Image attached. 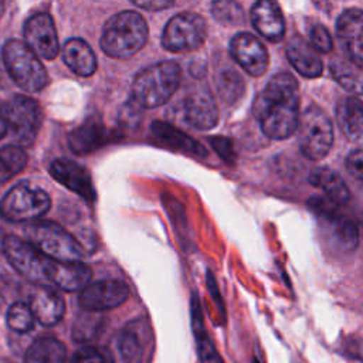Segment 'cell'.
<instances>
[{
	"instance_id": "6da1fadb",
	"label": "cell",
	"mask_w": 363,
	"mask_h": 363,
	"mask_svg": "<svg viewBox=\"0 0 363 363\" xmlns=\"http://www.w3.org/2000/svg\"><path fill=\"white\" fill-rule=\"evenodd\" d=\"M252 115L265 136L282 140L289 138L299 121V85L288 72L275 74L255 96Z\"/></svg>"
},
{
	"instance_id": "7a4b0ae2",
	"label": "cell",
	"mask_w": 363,
	"mask_h": 363,
	"mask_svg": "<svg viewBox=\"0 0 363 363\" xmlns=\"http://www.w3.org/2000/svg\"><path fill=\"white\" fill-rule=\"evenodd\" d=\"M149 28L142 14L125 10L113 14L105 23L101 34L102 51L118 60H128L143 48Z\"/></svg>"
},
{
	"instance_id": "3957f363",
	"label": "cell",
	"mask_w": 363,
	"mask_h": 363,
	"mask_svg": "<svg viewBox=\"0 0 363 363\" xmlns=\"http://www.w3.org/2000/svg\"><path fill=\"white\" fill-rule=\"evenodd\" d=\"M182 81V69L173 61H162L139 71L132 82L130 94L136 106L157 108L167 102Z\"/></svg>"
},
{
	"instance_id": "277c9868",
	"label": "cell",
	"mask_w": 363,
	"mask_h": 363,
	"mask_svg": "<svg viewBox=\"0 0 363 363\" xmlns=\"http://www.w3.org/2000/svg\"><path fill=\"white\" fill-rule=\"evenodd\" d=\"M3 62L14 84L24 91L38 92L48 84V74L40 58L20 40L3 45Z\"/></svg>"
},
{
	"instance_id": "5b68a950",
	"label": "cell",
	"mask_w": 363,
	"mask_h": 363,
	"mask_svg": "<svg viewBox=\"0 0 363 363\" xmlns=\"http://www.w3.org/2000/svg\"><path fill=\"white\" fill-rule=\"evenodd\" d=\"M27 242L44 255L60 262L81 261L84 257L82 245L65 228L52 221H35L26 230Z\"/></svg>"
},
{
	"instance_id": "8992f818",
	"label": "cell",
	"mask_w": 363,
	"mask_h": 363,
	"mask_svg": "<svg viewBox=\"0 0 363 363\" xmlns=\"http://www.w3.org/2000/svg\"><path fill=\"white\" fill-rule=\"evenodd\" d=\"M3 251L9 262L24 278L35 284H52L58 261H54L16 235L3 240Z\"/></svg>"
},
{
	"instance_id": "52a82bcc",
	"label": "cell",
	"mask_w": 363,
	"mask_h": 363,
	"mask_svg": "<svg viewBox=\"0 0 363 363\" xmlns=\"http://www.w3.org/2000/svg\"><path fill=\"white\" fill-rule=\"evenodd\" d=\"M298 142L302 153L311 160L325 157L333 143V126L320 106L309 105L298 121Z\"/></svg>"
},
{
	"instance_id": "ba28073f",
	"label": "cell",
	"mask_w": 363,
	"mask_h": 363,
	"mask_svg": "<svg viewBox=\"0 0 363 363\" xmlns=\"http://www.w3.org/2000/svg\"><path fill=\"white\" fill-rule=\"evenodd\" d=\"M50 207L51 200L44 190L28 183H18L3 197L0 213L9 221L21 223L40 218Z\"/></svg>"
},
{
	"instance_id": "9c48e42d",
	"label": "cell",
	"mask_w": 363,
	"mask_h": 363,
	"mask_svg": "<svg viewBox=\"0 0 363 363\" xmlns=\"http://www.w3.org/2000/svg\"><path fill=\"white\" fill-rule=\"evenodd\" d=\"M207 23L193 11L174 14L164 26L162 45L170 52H189L197 50L206 40Z\"/></svg>"
},
{
	"instance_id": "30bf717a",
	"label": "cell",
	"mask_w": 363,
	"mask_h": 363,
	"mask_svg": "<svg viewBox=\"0 0 363 363\" xmlns=\"http://www.w3.org/2000/svg\"><path fill=\"white\" fill-rule=\"evenodd\" d=\"M9 130L18 146H31L41 126V108L33 98L26 95H13L7 102L1 104Z\"/></svg>"
},
{
	"instance_id": "8fae6325",
	"label": "cell",
	"mask_w": 363,
	"mask_h": 363,
	"mask_svg": "<svg viewBox=\"0 0 363 363\" xmlns=\"http://www.w3.org/2000/svg\"><path fill=\"white\" fill-rule=\"evenodd\" d=\"M24 44L37 55L45 60H54L60 44L52 17L45 13L33 14L24 24Z\"/></svg>"
},
{
	"instance_id": "7c38bea8",
	"label": "cell",
	"mask_w": 363,
	"mask_h": 363,
	"mask_svg": "<svg viewBox=\"0 0 363 363\" xmlns=\"http://www.w3.org/2000/svg\"><path fill=\"white\" fill-rule=\"evenodd\" d=\"M129 298V286L121 279H102L88 284L78 298L88 312H102L122 305Z\"/></svg>"
},
{
	"instance_id": "4fadbf2b",
	"label": "cell",
	"mask_w": 363,
	"mask_h": 363,
	"mask_svg": "<svg viewBox=\"0 0 363 363\" xmlns=\"http://www.w3.org/2000/svg\"><path fill=\"white\" fill-rule=\"evenodd\" d=\"M233 60L250 75L261 77L265 74L269 57L265 45L250 33H238L230 41Z\"/></svg>"
},
{
	"instance_id": "5bb4252c",
	"label": "cell",
	"mask_w": 363,
	"mask_h": 363,
	"mask_svg": "<svg viewBox=\"0 0 363 363\" xmlns=\"http://www.w3.org/2000/svg\"><path fill=\"white\" fill-rule=\"evenodd\" d=\"M183 119L193 128L208 130L218 122V108L207 88H194L182 102Z\"/></svg>"
},
{
	"instance_id": "9a60e30c",
	"label": "cell",
	"mask_w": 363,
	"mask_h": 363,
	"mask_svg": "<svg viewBox=\"0 0 363 363\" xmlns=\"http://www.w3.org/2000/svg\"><path fill=\"white\" fill-rule=\"evenodd\" d=\"M336 34L357 68L363 65V13L359 9L345 10L336 23Z\"/></svg>"
},
{
	"instance_id": "2e32d148",
	"label": "cell",
	"mask_w": 363,
	"mask_h": 363,
	"mask_svg": "<svg viewBox=\"0 0 363 363\" xmlns=\"http://www.w3.org/2000/svg\"><path fill=\"white\" fill-rule=\"evenodd\" d=\"M50 173L58 183L81 196L85 201H95L96 193L92 184V179L89 173L77 162L68 159H57L51 163Z\"/></svg>"
},
{
	"instance_id": "e0dca14e",
	"label": "cell",
	"mask_w": 363,
	"mask_h": 363,
	"mask_svg": "<svg viewBox=\"0 0 363 363\" xmlns=\"http://www.w3.org/2000/svg\"><path fill=\"white\" fill-rule=\"evenodd\" d=\"M254 28L268 41L278 43L285 35V18L275 1L259 0L250 11Z\"/></svg>"
},
{
	"instance_id": "ac0fdd59",
	"label": "cell",
	"mask_w": 363,
	"mask_h": 363,
	"mask_svg": "<svg viewBox=\"0 0 363 363\" xmlns=\"http://www.w3.org/2000/svg\"><path fill=\"white\" fill-rule=\"evenodd\" d=\"M289 64L305 78H318L323 64L315 48L301 35H292L285 47Z\"/></svg>"
},
{
	"instance_id": "d6986e66",
	"label": "cell",
	"mask_w": 363,
	"mask_h": 363,
	"mask_svg": "<svg viewBox=\"0 0 363 363\" xmlns=\"http://www.w3.org/2000/svg\"><path fill=\"white\" fill-rule=\"evenodd\" d=\"M28 306L34 315V319L44 326L57 325L65 312V302L62 296L47 286H40L33 292Z\"/></svg>"
},
{
	"instance_id": "ffe728a7",
	"label": "cell",
	"mask_w": 363,
	"mask_h": 363,
	"mask_svg": "<svg viewBox=\"0 0 363 363\" xmlns=\"http://www.w3.org/2000/svg\"><path fill=\"white\" fill-rule=\"evenodd\" d=\"M152 133L163 146L174 152H180V153L196 156V157L207 156V150L200 142H197L196 139H193L191 136H189L187 133L182 132L180 129H177L170 123L155 121L152 123Z\"/></svg>"
},
{
	"instance_id": "44dd1931",
	"label": "cell",
	"mask_w": 363,
	"mask_h": 363,
	"mask_svg": "<svg viewBox=\"0 0 363 363\" xmlns=\"http://www.w3.org/2000/svg\"><path fill=\"white\" fill-rule=\"evenodd\" d=\"M112 140L111 133L105 129L104 123L95 119H89L85 123L79 125L68 135L69 149L75 155L91 153L108 142Z\"/></svg>"
},
{
	"instance_id": "7402d4cb",
	"label": "cell",
	"mask_w": 363,
	"mask_h": 363,
	"mask_svg": "<svg viewBox=\"0 0 363 363\" xmlns=\"http://www.w3.org/2000/svg\"><path fill=\"white\" fill-rule=\"evenodd\" d=\"M65 65L79 77H91L96 71V57L86 41L69 38L62 47Z\"/></svg>"
},
{
	"instance_id": "603a6c76",
	"label": "cell",
	"mask_w": 363,
	"mask_h": 363,
	"mask_svg": "<svg viewBox=\"0 0 363 363\" xmlns=\"http://www.w3.org/2000/svg\"><path fill=\"white\" fill-rule=\"evenodd\" d=\"M309 183L313 187L323 190L326 199L335 203L336 206L346 204L350 199L349 189L340 174L326 166L315 167L309 174Z\"/></svg>"
},
{
	"instance_id": "cb8c5ba5",
	"label": "cell",
	"mask_w": 363,
	"mask_h": 363,
	"mask_svg": "<svg viewBox=\"0 0 363 363\" xmlns=\"http://www.w3.org/2000/svg\"><path fill=\"white\" fill-rule=\"evenodd\" d=\"M91 277H92L91 268L81 261H74V262L58 261L52 285L68 292L82 291L89 284Z\"/></svg>"
},
{
	"instance_id": "d4e9b609",
	"label": "cell",
	"mask_w": 363,
	"mask_h": 363,
	"mask_svg": "<svg viewBox=\"0 0 363 363\" xmlns=\"http://www.w3.org/2000/svg\"><path fill=\"white\" fill-rule=\"evenodd\" d=\"M336 119L343 135L350 140L362 138V102L359 96H346L336 106Z\"/></svg>"
},
{
	"instance_id": "484cf974",
	"label": "cell",
	"mask_w": 363,
	"mask_h": 363,
	"mask_svg": "<svg viewBox=\"0 0 363 363\" xmlns=\"http://www.w3.org/2000/svg\"><path fill=\"white\" fill-rule=\"evenodd\" d=\"M191 328H193V333L197 345L200 363H224L218 350L216 349L214 343L211 342V339L206 332L200 303L196 295L191 298Z\"/></svg>"
},
{
	"instance_id": "4316f807",
	"label": "cell",
	"mask_w": 363,
	"mask_h": 363,
	"mask_svg": "<svg viewBox=\"0 0 363 363\" xmlns=\"http://www.w3.org/2000/svg\"><path fill=\"white\" fill-rule=\"evenodd\" d=\"M322 220L328 228L329 237L339 248L353 251L357 247L359 231L352 220H349L343 214H339L337 211L328 217H323Z\"/></svg>"
},
{
	"instance_id": "83f0119b",
	"label": "cell",
	"mask_w": 363,
	"mask_h": 363,
	"mask_svg": "<svg viewBox=\"0 0 363 363\" xmlns=\"http://www.w3.org/2000/svg\"><path fill=\"white\" fill-rule=\"evenodd\" d=\"M67 349L55 337H40L26 352L24 363H65Z\"/></svg>"
},
{
	"instance_id": "f1b7e54d",
	"label": "cell",
	"mask_w": 363,
	"mask_h": 363,
	"mask_svg": "<svg viewBox=\"0 0 363 363\" xmlns=\"http://www.w3.org/2000/svg\"><path fill=\"white\" fill-rule=\"evenodd\" d=\"M216 88L220 98L225 102H234L244 94V78L242 75L227 62V65L218 67L216 72Z\"/></svg>"
},
{
	"instance_id": "f546056e",
	"label": "cell",
	"mask_w": 363,
	"mask_h": 363,
	"mask_svg": "<svg viewBox=\"0 0 363 363\" xmlns=\"http://www.w3.org/2000/svg\"><path fill=\"white\" fill-rule=\"evenodd\" d=\"M329 69L332 77L336 79L339 85H342L345 89L356 92L357 96L360 95L362 89V75L360 68H357L353 62L345 60V58H333L329 64Z\"/></svg>"
},
{
	"instance_id": "4dcf8cb0",
	"label": "cell",
	"mask_w": 363,
	"mask_h": 363,
	"mask_svg": "<svg viewBox=\"0 0 363 363\" xmlns=\"http://www.w3.org/2000/svg\"><path fill=\"white\" fill-rule=\"evenodd\" d=\"M27 153L14 145L0 147V184L9 182L27 166Z\"/></svg>"
},
{
	"instance_id": "1f68e13d",
	"label": "cell",
	"mask_w": 363,
	"mask_h": 363,
	"mask_svg": "<svg viewBox=\"0 0 363 363\" xmlns=\"http://www.w3.org/2000/svg\"><path fill=\"white\" fill-rule=\"evenodd\" d=\"M104 325V316L99 312H85L77 318L72 326V337L77 342H89L98 336Z\"/></svg>"
},
{
	"instance_id": "d6a6232c",
	"label": "cell",
	"mask_w": 363,
	"mask_h": 363,
	"mask_svg": "<svg viewBox=\"0 0 363 363\" xmlns=\"http://www.w3.org/2000/svg\"><path fill=\"white\" fill-rule=\"evenodd\" d=\"M34 315L30 306L24 302H14L6 315V322L9 328L18 333L30 332L34 328Z\"/></svg>"
},
{
	"instance_id": "836d02e7",
	"label": "cell",
	"mask_w": 363,
	"mask_h": 363,
	"mask_svg": "<svg viewBox=\"0 0 363 363\" xmlns=\"http://www.w3.org/2000/svg\"><path fill=\"white\" fill-rule=\"evenodd\" d=\"M211 14L221 24L237 26L244 21L242 7L238 3L230 1V0L214 1L211 4Z\"/></svg>"
},
{
	"instance_id": "e575fe53",
	"label": "cell",
	"mask_w": 363,
	"mask_h": 363,
	"mask_svg": "<svg viewBox=\"0 0 363 363\" xmlns=\"http://www.w3.org/2000/svg\"><path fill=\"white\" fill-rule=\"evenodd\" d=\"M118 349L126 362H135L140 357L142 353V345L139 340V336L136 335V330L128 328L125 329L118 339Z\"/></svg>"
},
{
	"instance_id": "d590c367",
	"label": "cell",
	"mask_w": 363,
	"mask_h": 363,
	"mask_svg": "<svg viewBox=\"0 0 363 363\" xmlns=\"http://www.w3.org/2000/svg\"><path fill=\"white\" fill-rule=\"evenodd\" d=\"M71 363H115V360L106 347L84 346L74 353Z\"/></svg>"
},
{
	"instance_id": "8d00e7d4",
	"label": "cell",
	"mask_w": 363,
	"mask_h": 363,
	"mask_svg": "<svg viewBox=\"0 0 363 363\" xmlns=\"http://www.w3.org/2000/svg\"><path fill=\"white\" fill-rule=\"evenodd\" d=\"M309 38H311V45L315 48V51L320 52H329L332 50V37L328 31V28L322 24H315L311 31H309Z\"/></svg>"
},
{
	"instance_id": "74e56055",
	"label": "cell",
	"mask_w": 363,
	"mask_h": 363,
	"mask_svg": "<svg viewBox=\"0 0 363 363\" xmlns=\"http://www.w3.org/2000/svg\"><path fill=\"white\" fill-rule=\"evenodd\" d=\"M211 146L214 147V150L217 152V155L227 162L228 164H234L235 159H237V153L234 150V145L231 142V139L224 138V136H216L210 139Z\"/></svg>"
},
{
	"instance_id": "f35d334b",
	"label": "cell",
	"mask_w": 363,
	"mask_h": 363,
	"mask_svg": "<svg viewBox=\"0 0 363 363\" xmlns=\"http://www.w3.org/2000/svg\"><path fill=\"white\" fill-rule=\"evenodd\" d=\"M362 162H363V156H362V149L357 147L354 150H352L347 157H346V169L347 172L357 180L362 182Z\"/></svg>"
},
{
	"instance_id": "ab89813d",
	"label": "cell",
	"mask_w": 363,
	"mask_h": 363,
	"mask_svg": "<svg viewBox=\"0 0 363 363\" xmlns=\"http://www.w3.org/2000/svg\"><path fill=\"white\" fill-rule=\"evenodd\" d=\"M133 4L140 7V9H145V10L157 11V10H163V9H169V7L174 6V1H167V0H146V1H140V0H135Z\"/></svg>"
},
{
	"instance_id": "60d3db41",
	"label": "cell",
	"mask_w": 363,
	"mask_h": 363,
	"mask_svg": "<svg viewBox=\"0 0 363 363\" xmlns=\"http://www.w3.org/2000/svg\"><path fill=\"white\" fill-rule=\"evenodd\" d=\"M7 132H9V125H7V121H6L3 106L0 105V139H3V136H6Z\"/></svg>"
},
{
	"instance_id": "b9f144b4",
	"label": "cell",
	"mask_w": 363,
	"mask_h": 363,
	"mask_svg": "<svg viewBox=\"0 0 363 363\" xmlns=\"http://www.w3.org/2000/svg\"><path fill=\"white\" fill-rule=\"evenodd\" d=\"M3 11H4V4H3V1H0V17L3 16Z\"/></svg>"
},
{
	"instance_id": "7bdbcfd3",
	"label": "cell",
	"mask_w": 363,
	"mask_h": 363,
	"mask_svg": "<svg viewBox=\"0 0 363 363\" xmlns=\"http://www.w3.org/2000/svg\"><path fill=\"white\" fill-rule=\"evenodd\" d=\"M1 363H10V362H1Z\"/></svg>"
}]
</instances>
